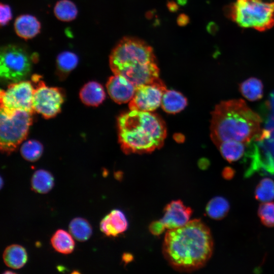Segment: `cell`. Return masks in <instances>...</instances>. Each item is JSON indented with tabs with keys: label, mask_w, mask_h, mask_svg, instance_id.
Here are the masks:
<instances>
[{
	"label": "cell",
	"mask_w": 274,
	"mask_h": 274,
	"mask_svg": "<svg viewBox=\"0 0 274 274\" xmlns=\"http://www.w3.org/2000/svg\"><path fill=\"white\" fill-rule=\"evenodd\" d=\"M213 239L210 228L200 219L168 229L162 246L163 255L175 270L192 272L203 267L211 257Z\"/></svg>",
	"instance_id": "cell-1"
},
{
	"label": "cell",
	"mask_w": 274,
	"mask_h": 274,
	"mask_svg": "<svg viewBox=\"0 0 274 274\" xmlns=\"http://www.w3.org/2000/svg\"><path fill=\"white\" fill-rule=\"evenodd\" d=\"M211 114V138L217 147L226 141L249 143L262 130L261 117L241 99L221 101Z\"/></svg>",
	"instance_id": "cell-2"
},
{
	"label": "cell",
	"mask_w": 274,
	"mask_h": 274,
	"mask_svg": "<svg viewBox=\"0 0 274 274\" xmlns=\"http://www.w3.org/2000/svg\"><path fill=\"white\" fill-rule=\"evenodd\" d=\"M118 141L126 154L151 152L160 148L166 136L164 121L151 112L130 110L117 119Z\"/></svg>",
	"instance_id": "cell-3"
},
{
	"label": "cell",
	"mask_w": 274,
	"mask_h": 274,
	"mask_svg": "<svg viewBox=\"0 0 274 274\" xmlns=\"http://www.w3.org/2000/svg\"><path fill=\"white\" fill-rule=\"evenodd\" d=\"M110 66L115 75L125 77L135 87L159 79L152 48L133 38H124L115 46L110 56Z\"/></svg>",
	"instance_id": "cell-4"
},
{
	"label": "cell",
	"mask_w": 274,
	"mask_h": 274,
	"mask_svg": "<svg viewBox=\"0 0 274 274\" xmlns=\"http://www.w3.org/2000/svg\"><path fill=\"white\" fill-rule=\"evenodd\" d=\"M223 10L226 17L244 28L264 31L274 25V2L236 0Z\"/></svg>",
	"instance_id": "cell-5"
},
{
	"label": "cell",
	"mask_w": 274,
	"mask_h": 274,
	"mask_svg": "<svg viewBox=\"0 0 274 274\" xmlns=\"http://www.w3.org/2000/svg\"><path fill=\"white\" fill-rule=\"evenodd\" d=\"M32 113L23 110H1L0 149L10 154L26 138L32 122Z\"/></svg>",
	"instance_id": "cell-6"
},
{
	"label": "cell",
	"mask_w": 274,
	"mask_h": 274,
	"mask_svg": "<svg viewBox=\"0 0 274 274\" xmlns=\"http://www.w3.org/2000/svg\"><path fill=\"white\" fill-rule=\"evenodd\" d=\"M33 60L20 46L9 45L3 47L0 54L1 78L12 83L24 80L30 73Z\"/></svg>",
	"instance_id": "cell-7"
},
{
	"label": "cell",
	"mask_w": 274,
	"mask_h": 274,
	"mask_svg": "<svg viewBox=\"0 0 274 274\" xmlns=\"http://www.w3.org/2000/svg\"><path fill=\"white\" fill-rule=\"evenodd\" d=\"M31 81L35 85L32 99L34 112L44 118L49 119L56 116L60 111L64 95L59 88L48 87L41 80V76L34 75Z\"/></svg>",
	"instance_id": "cell-8"
},
{
	"label": "cell",
	"mask_w": 274,
	"mask_h": 274,
	"mask_svg": "<svg viewBox=\"0 0 274 274\" xmlns=\"http://www.w3.org/2000/svg\"><path fill=\"white\" fill-rule=\"evenodd\" d=\"M34 91L35 85L32 81L12 83L6 90L1 91V110L9 111L20 109L33 113Z\"/></svg>",
	"instance_id": "cell-9"
},
{
	"label": "cell",
	"mask_w": 274,
	"mask_h": 274,
	"mask_svg": "<svg viewBox=\"0 0 274 274\" xmlns=\"http://www.w3.org/2000/svg\"><path fill=\"white\" fill-rule=\"evenodd\" d=\"M166 90L164 84L160 79L136 87L134 95L129 101V110L144 112L155 110L161 105Z\"/></svg>",
	"instance_id": "cell-10"
},
{
	"label": "cell",
	"mask_w": 274,
	"mask_h": 274,
	"mask_svg": "<svg viewBox=\"0 0 274 274\" xmlns=\"http://www.w3.org/2000/svg\"><path fill=\"white\" fill-rule=\"evenodd\" d=\"M192 209L186 206L180 200H173L164 209V215L160 219L166 228L172 229L182 227L189 221Z\"/></svg>",
	"instance_id": "cell-11"
},
{
	"label": "cell",
	"mask_w": 274,
	"mask_h": 274,
	"mask_svg": "<svg viewBox=\"0 0 274 274\" xmlns=\"http://www.w3.org/2000/svg\"><path fill=\"white\" fill-rule=\"evenodd\" d=\"M107 89L111 98L118 104L130 101L133 98L136 87L125 77L115 75L108 80Z\"/></svg>",
	"instance_id": "cell-12"
},
{
	"label": "cell",
	"mask_w": 274,
	"mask_h": 274,
	"mask_svg": "<svg viewBox=\"0 0 274 274\" xmlns=\"http://www.w3.org/2000/svg\"><path fill=\"white\" fill-rule=\"evenodd\" d=\"M128 221L124 214L118 209L112 210L100 221L101 231L108 236H117L126 230Z\"/></svg>",
	"instance_id": "cell-13"
},
{
	"label": "cell",
	"mask_w": 274,
	"mask_h": 274,
	"mask_svg": "<svg viewBox=\"0 0 274 274\" xmlns=\"http://www.w3.org/2000/svg\"><path fill=\"white\" fill-rule=\"evenodd\" d=\"M14 29L18 36L27 40L34 38L40 32L41 24L33 16L22 15L15 20Z\"/></svg>",
	"instance_id": "cell-14"
},
{
	"label": "cell",
	"mask_w": 274,
	"mask_h": 274,
	"mask_svg": "<svg viewBox=\"0 0 274 274\" xmlns=\"http://www.w3.org/2000/svg\"><path fill=\"white\" fill-rule=\"evenodd\" d=\"M79 96L85 105L97 107L105 100L106 93L100 84L95 81H90L82 87Z\"/></svg>",
	"instance_id": "cell-15"
},
{
	"label": "cell",
	"mask_w": 274,
	"mask_h": 274,
	"mask_svg": "<svg viewBox=\"0 0 274 274\" xmlns=\"http://www.w3.org/2000/svg\"><path fill=\"white\" fill-rule=\"evenodd\" d=\"M248 143L230 140L222 142L217 148L222 156L229 163L236 162L246 155Z\"/></svg>",
	"instance_id": "cell-16"
},
{
	"label": "cell",
	"mask_w": 274,
	"mask_h": 274,
	"mask_svg": "<svg viewBox=\"0 0 274 274\" xmlns=\"http://www.w3.org/2000/svg\"><path fill=\"white\" fill-rule=\"evenodd\" d=\"M3 258L7 266L13 269H19L26 263L27 255L22 246L14 244L8 246L5 249Z\"/></svg>",
	"instance_id": "cell-17"
},
{
	"label": "cell",
	"mask_w": 274,
	"mask_h": 274,
	"mask_svg": "<svg viewBox=\"0 0 274 274\" xmlns=\"http://www.w3.org/2000/svg\"><path fill=\"white\" fill-rule=\"evenodd\" d=\"M187 104V99L181 93L166 89L163 95L161 105L165 112L174 114L183 110Z\"/></svg>",
	"instance_id": "cell-18"
},
{
	"label": "cell",
	"mask_w": 274,
	"mask_h": 274,
	"mask_svg": "<svg viewBox=\"0 0 274 274\" xmlns=\"http://www.w3.org/2000/svg\"><path fill=\"white\" fill-rule=\"evenodd\" d=\"M242 95L249 100L254 101L260 99L263 94V85L261 81L255 77H251L239 85Z\"/></svg>",
	"instance_id": "cell-19"
},
{
	"label": "cell",
	"mask_w": 274,
	"mask_h": 274,
	"mask_svg": "<svg viewBox=\"0 0 274 274\" xmlns=\"http://www.w3.org/2000/svg\"><path fill=\"white\" fill-rule=\"evenodd\" d=\"M53 186L54 178L50 172L39 169L33 173L31 179V187L35 192L45 194L49 192Z\"/></svg>",
	"instance_id": "cell-20"
},
{
	"label": "cell",
	"mask_w": 274,
	"mask_h": 274,
	"mask_svg": "<svg viewBox=\"0 0 274 274\" xmlns=\"http://www.w3.org/2000/svg\"><path fill=\"white\" fill-rule=\"evenodd\" d=\"M50 241L54 249L58 253L68 254L74 250L75 242L72 235L64 230L56 231Z\"/></svg>",
	"instance_id": "cell-21"
},
{
	"label": "cell",
	"mask_w": 274,
	"mask_h": 274,
	"mask_svg": "<svg viewBox=\"0 0 274 274\" xmlns=\"http://www.w3.org/2000/svg\"><path fill=\"white\" fill-rule=\"evenodd\" d=\"M78 56L71 51H63L57 57V74L60 79H64L77 65Z\"/></svg>",
	"instance_id": "cell-22"
},
{
	"label": "cell",
	"mask_w": 274,
	"mask_h": 274,
	"mask_svg": "<svg viewBox=\"0 0 274 274\" xmlns=\"http://www.w3.org/2000/svg\"><path fill=\"white\" fill-rule=\"evenodd\" d=\"M229 209V203L225 198L216 196L212 198L207 203L206 213L210 218L219 220L226 216Z\"/></svg>",
	"instance_id": "cell-23"
},
{
	"label": "cell",
	"mask_w": 274,
	"mask_h": 274,
	"mask_svg": "<svg viewBox=\"0 0 274 274\" xmlns=\"http://www.w3.org/2000/svg\"><path fill=\"white\" fill-rule=\"evenodd\" d=\"M69 231L71 235L79 242H85L91 236L92 230L91 225L86 219L77 217L70 223Z\"/></svg>",
	"instance_id": "cell-24"
},
{
	"label": "cell",
	"mask_w": 274,
	"mask_h": 274,
	"mask_svg": "<svg viewBox=\"0 0 274 274\" xmlns=\"http://www.w3.org/2000/svg\"><path fill=\"white\" fill-rule=\"evenodd\" d=\"M54 12L56 18L62 21H71L75 19L78 14L75 4L70 0H60L57 2Z\"/></svg>",
	"instance_id": "cell-25"
},
{
	"label": "cell",
	"mask_w": 274,
	"mask_h": 274,
	"mask_svg": "<svg viewBox=\"0 0 274 274\" xmlns=\"http://www.w3.org/2000/svg\"><path fill=\"white\" fill-rule=\"evenodd\" d=\"M254 196L257 200L262 202L274 199V181L269 178L261 179L255 188Z\"/></svg>",
	"instance_id": "cell-26"
},
{
	"label": "cell",
	"mask_w": 274,
	"mask_h": 274,
	"mask_svg": "<svg viewBox=\"0 0 274 274\" xmlns=\"http://www.w3.org/2000/svg\"><path fill=\"white\" fill-rule=\"evenodd\" d=\"M43 151L42 144L38 141L30 140L25 142L21 146L20 153L26 160L34 162L41 156Z\"/></svg>",
	"instance_id": "cell-27"
},
{
	"label": "cell",
	"mask_w": 274,
	"mask_h": 274,
	"mask_svg": "<svg viewBox=\"0 0 274 274\" xmlns=\"http://www.w3.org/2000/svg\"><path fill=\"white\" fill-rule=\"evenodd\" d=\"M258 216L261 223L268 227H274V202H263L259 206Z\"/></svg>",
	"instance_id": "cell-28"
},
{
	"label": "cell",
	"mask_w": 274,
	"mask_h": 274,
	"mask_svg": "<svg viewBox=\"0 0 274 274\" xmlns=\"http://www.w3.org/2000/svg\"><path fill=\"white\" fill-rule=\"evenodd\" d=\"M0 23L1 26L7 24L12 18V13L10 6L3 3L0 6Z\"/></svg>",
	"instance_id": "cell-29"
},
{
	"label": "cell",
	"mask_w": 274,
	"mask_h": 274,
	"mask_svg": "<svg viewBox=\"0 0 274 274\" xmlns=\"http://www.w3.org/2000/svg\"><path fill=\"white\" fill-rule=\"evenodd\" d=\"M166 228L164 224L161 220L152 222L149 226L151 233L158 236L161 234Z\"/></svg>",
	"instance_id": "cell-30"
},
{
	"label": "cell",
	"mask_w": 274,
	"mask_h": 274,
	"mask_svg": "<svg viewBox=\"0 0 274 274\" xmlns=\"http://www.w3.org/2000/svg\"><path fill=\"white\" fill-rule=\"evenodd\" d=\"M235 170L229 166L225 167L222 172V176L226 180L232 179L235 175Z\"/></svg>",
	"instance_id": "cell-31"
},
{
	"label": "cell",
	"mask_w": 274,
	"mask_h": 274,
	"mask_svg": "<svg viewBox=\"0 0 274 274\" xmlns=\"http://www.w3.org/2000/svg\"><path fill=\"white\" fill-rule=\"evenodd\" d=\"M189 22L188 16L185 14L180 15L178 18V22L180 25H185Z\"/></svg>",
	"instance_id": "cell-32"
},
{
	"label": "cell",
	"mask_w": 274,
	"mask_h": 274,
	"mask_svg": "<svg viewBox=\"0 0 274 274\" xmlns=\"http://www.w3.org/2000/svg\"><path fill=\"white\" fill-rule=\"evenodd\" d=\"M133 259L132 255L129 253L124 254L122 256V260L125 263L130 262Z\"/></svg>",
	"instance_id": "cell-33"
},
{
	"label": "cell",
	"mask_w": 274,
	"mask_h": 274,
	"mask_svg": "<svg viewBox=\"0 0 274 274\" xmlns=\"http://www.w3.org/2000/svg\"><path fill=\"white\" fill-rule=\"evenodd\" d=\"M168 7L171 11H176L178 9V6L175 3L173 2L169 3V4L168 5Z\"/></svg>",
	"instance_id": "cell-34"
},
{
	"label": "cell",
	"mask_w": 274,
	"mask_h": 274,
	"mask_svg": "<svg viewBox=\"0 0 274 274\" xmlns=\"http://www.w3.org/2000/svg\"><path fill=\"white\" fill-rule=\"evenodd\" d=\"M178 2L180 4L183 5L186 3V0H178Z\"/></svg>",
	"instance_id": "cell-35"
},
{
	"label": "cell",
	"mask_w": 274,
	"mask_h": 274,
	"mask_svg": "<svg viewBox=\"0 0 274 274\" xmlns=\"http://www.w3.org/2000/svg\"><path fill=\"white\" fill-rule=\"evenodd\" d=\"M14 273V272H13V271H7L5 272V273Z\"/></svg>",
	"instance_id": "cell-36"
},
{
	"label": "cell",
	"mask_w": 274,
	"mask_h": 274,
	"mask_svg": "<svg viewBox=\"0 0 274 274\" xmlns=\"http://www.w3.org/2000/svg\"><path fill=\"white\" fill-rule=\"evenodd\" d=\"M1 188L2 187V186H3V180H2V178H1Z\"/></svg>",
	"instance_id": "cell-37"
}]
</instances>
